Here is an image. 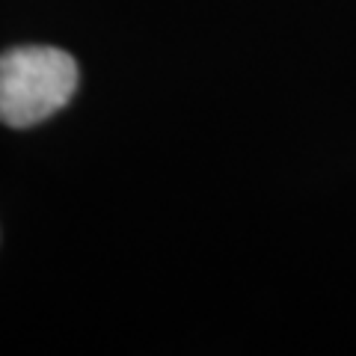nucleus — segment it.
<instances>
[{"instance_id": "1", "label": "nucleus", "mask_w": 356, "mask_h": 356, "mask_svg": "<svg viewBox=\"0 0 356 356\" xmlns=\"http://www.w3.org/2000/svg\"><path fill=\"white\" fill-rule=\"evenodd\" d=\"M77 86L72 54L48 44H24L0 54V122L27 128L69 104Z\"/></svg>"}]
</instances>
